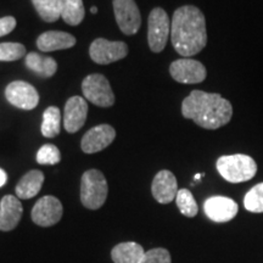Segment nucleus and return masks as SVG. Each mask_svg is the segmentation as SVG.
<instances>
[{
	"instance_id": "nucleus-28",
	"label": "nucleus",
	"mask_w": 263,
	"mask_h": 263,
	"mask_svg": "<svg viewBox=\"0 0 263 263\" xmlns=\"http://www.w3.org/2000/svg\"><path fill=\"white\" fill-rule=\"evenodd\" d=\"M171 255L166 249H151L145 252L140 263H171Z\"/></svg>"
},
{
	"instance_id": "nucleus-15",
	"label": "nucleus",
	"mask_w": 263,
	"mask_h": 263,
	"mask_svg": "<svg viewBox=\"0 0 263 263\" xmlns=\"http://www.w3.org/2000/svg\"><path fill=\"white\" fill-rule=\"evenodd\" d=\"M88 114V104L82 97H72L65 105L64 126L68 133H76L84 126Z\"/></svg>"
},
{
	"instance_id": "nucleus-25",
	"label": "nucleus",
	"mask_w": 263,
	"mask_h": 263,
	"mask_svg": "<svg viewBox=\"0 0 263 263\" xmlns=\"http://www.w3.org/2000/svg\"><path fill=\"white\" fill-rule=\"evenodd\" d=\"M244 206L252 213H263V183L256 184L244 197Z\"/></svg>"
},
{
	"instance_id": "nucleus-26",
	"label": "nucleus",
	"mask_w": 263,
	"mask_h": 263,
	"mask_svg": "<svg viewBox=\"0 0 263 263\" xmlns=\"http://www.w3.org/2000/svg\"><path fill=\"white\" fill-rule=\"evenodd\" d=\"M25 55V45L20 43H0V61H16Z\"/></svg>"
},
{
	"instance_id": "nucleus-6",
	"label": "nucleus",
	"mask_w": 263,
	"mask_h": 263,
	"mask_svg": "<svg viewBox=\"0 0 263 263\" xmlns=\"http://www.w3.org/2000/svg\"><path fill=\"white\" fill-rule=\"evenodd\" d=\"M82 90L87 100L100 107H110L115 104V95L107 78L103 74L93 73L84 78Z\"/></svg>"
},
{
	"instance_id": "nucleus-16",
	"label": "nucleus",
	"mask_w": 263,
	"mask_h": 263,
	"mask_svg": "<svg viewBox=\"0 0 263 263\" xmlns=\"http://www.w3.org/2000/svg\"><path fill=\"white\" fill-rule=\"evenodd\" d=\"M22 203L14 195H6L0 201V230L10 232L15 229L21 221Z\"/></svg>"
},
{
	"instance_id": "nucleus-19",
	"label": "nucleus",
	"mask_w": 263,
	"mask_h": 263,
	"mask_svg": "<svg viewBox=\"0 0 263 263\" xmlns=\"http://www.w3.org/2000/svg\"><path fill=\"white\" fill-rule=\"evenodd\" d=\"M145 255L143 246L134 241L121 242L111 251V257L115 263H140Z\"/></svg>"
},
{
	"instance_id": "nucleus-27",
	"label": "nucleus",
	"mask_w": 263,
	"mask_h": 263,
	"mask_svg": "<svg viewBox=\"0 0 263 263\" xmlns=\"http://www.w3.org/2000/svg\"><path fill=\"white\" fill-rule=\"evenodd\" d=\"M61 161L60 150L52 144H45L37 153V162L39 164H57Z\"/></svg>"
},
{
	"instance_id": "nucleus-1",
	"label": "nucleus",
	"mask_w": 263,
	"mask_h": 263,
	"mask_svg": "<svg viewBox=\"0 0 263 263\" xmlns=\"http://www.w3.org/2000/svg\"><path fill=\"white\" fill-rule=\"evenodd\" d=\"M171 41L174 50L184 58L199 54L207 44L206 20L201 10L194 5L177 9L171 24Z\"/></svg>"
},
{
	"instance_id": "nucleus-13",
	"label": "nucleus",
	"mask_w": 263,
	"mask_h": 263,
	"mask_svg": "<svg viewBox=\"0 0 263 263\" xmlns=\"http://www.w3.org/2000/svg\"><path fill=\"white\" fill-rule=\"evenodd\" d=\"M116 138V130L110 124H99L82 138L81 147L85 154H95L106 149Z\"/></svg>"
},
{
	"instance_id": "nucleus-20",
	"label": "nucleus",
	"mask_w": 263,
	"mask_h": 263,
	"mask_svg": "<svg viewBox=\"0 0 263 263\" xmlns=\"http://www.w3.org/2000/svg\"><path fill=\"white\" fill-rule=\"evenodd\" d=\"M26 66L42 77H51L58 71V62L54 59L43 57L38 52H29L26 57Z\"/></svg>"
},
{
	"instance_id": "nucleus-3",
	"label": "nucleus",
	"mask_w": 263,
	"mask_h": 263,
	"mask_svg": "<svg viewBox=\"0 0 263 263\" xmlns=\"http://www.w3.org/2000/svg\"><path fill=\"white\" fill-rule=\"evenodd\" d=\"M217 171L229 183L248 182L256 176L257 164L251 156L244 154L221 156L216 163Z\"/></svg>"
},
{
	"instance_id": "nucleus-9",
	"label": "nucleus",
	"mask_w": 263,
	"mask_h": 263,
	"mask_svg": "<svg viewBox=\"0 0 263 263\" xmlns=\"http://www.w3.org/2000/svg\"><path fill=\"white\" fill-rule=\"evenodd\" d=\"M128 54V47L123 42H110L98 38L90 44V59L99 65H108L124 59Z\"/></svg>"
},
{
	"instance_id": "nucleus-31",
	"label": "nucleus",
	"mask_w": 263,
	"mask_h": 263,
	"mask_svg": "<svg viewBox=\"0 0 263 263\" xmlns=\"http://www.w3.org/2000/svg\"><path fill=\"white\" fill-rule=\"evenodd\" d=\"M90 12H91V14H97L98 8H95V6H93V8H90Z\"/></svg>"
},
{
	"instance_id": "nucleus-18",
	"label": "nucleus",
	"mask_w": 263,
	"mask_h": 263,
	"mask_svg": "<svg viewBox=\"0 0 263 263\" xmlns=\"http://www.w3.org/2000/svg\"><path fill=\"white\" fill-rule=\"evenodd\" d=\"M43 183H44V174L42 171H29L20 179L17 185H16V195L20 199H32L41 192Z\"/></svg>"
},
{
	"instance_id": "nucleus-10",
	"label": "nucleus",
	"mask_w": 263,
	"mask_h": 263,
	"mask_svg": "<svg viewBox=\"0 0 263 263\" xmlns=\"http://www.w3.org/2000/svg\"><path fill=\"white\" fill-rule=\"evenodd\" d=\"M62 205L60 200L55 196H44L35 202L32 210V221L37 226L51 227L61 219Z\"/></svg>"
},
{
	"instance_id": "nucleus-5",
	"label": "nucleus",
	"mask_w": 263,
	"mask_h": 263,
	"mask_svg": "<svg viewBox=\"0 0 263 263\" xmlns=\"http://www.w3.org/2000/svg\"><path fill=\"white\" fill-rule=\"evenodd\" d=\"M171 35V21L162 8H155L147 20V42L151 51L161 52Z\"/></svg>"
},
{
	"instance_id": "nucleus-2",
	"label": "nucleus",
	"mask_w": 263,
	"mask_h": 263,
	"mask_svg": "<svg viewBox=\"0 0 263 263\" xmlns=\"http://www.w3.org/2000/svg\"><path fill=\"white\" fill-rule=\"evenodd\" d=\"M182 115L205 129H218L230 122L233 106L217 93L193 90L183 100Z\"/></svg>"
},
{
	"instance_id": "nucleus-17",
	"label": "nucleus",
	"mask_w": 263,
	"mask_h": 263,
	"mask_svg": "<svg viewBox=\"0 0 263 263\" xmlns=\"http://www.w3.org/2000/svg\"><path fill=\"white\" fill-rule=\"evenodd\" d=\"M76 38L70 33L60 31L44 32L37 39V47L42 51H55L74 47Z\"/></svg>"
},
{
	"instance_id": "nucleus-29",
	"label": "nucleus",
	"mask_w": 263,
	"mask_h": 263,
	"mask_svg": "<svg viewBox=\"0 0 263 263\" xmlns=\"http://www.w3.org/2000/svg\"><path fill=\"white\" fill-rule=\"evenodd\" d=\"M16 27V18L12 16H5L0 18V37L9 34Z\"/></svg>"
},
{
	"instance_id": "nucleus-14",
	"label": "nucleus",
	"mask_w": 263,
	"mask_h": 263,
	"mask_svg": "<svg viewBox=\"0 0 263 263\" xmlns=\"http://www.w3.org/2000/svg\"><path fill=\"white\" fill-rule=\"evenodd\" d=\"M151 193L157 202L163 205L172 202L178 193V183L174 174L167 170L160 171L151 184Z\"/></svg>"
},
{
	"instance_id": "nucleus-8",
	"label": "nucleus",
	"mask_w": 263,
	"mask_h": 263,
	"mask_svg": "<svg viewBox=\"0 0 263 263\" xmlns=\"http://www.w3.org/2000/svg\"><path fill=\"white\" fill-rule=\"evenodd\" d=\"M115 17L124 34L133 35L139 31L141 16L134 0H112Z\"/></svg>"
},
{
	"instance_id": "nucleus-21",
	"label": "nucleus",
	"mask_w": 263,
	"mask_h": 263,
	"mask_svg": "<svg viewBox=\"0 0 263 263\" xmlns=\"http://www.w3.org/2000/svg\"><path fill=\"white\" fill-rule=\"evenodd\" d=\"M85 16L82 0H60V17L67 25L78 26Z\"/></svg>"
},
{
	"instance_id": "nucleus-30",
	"label": "nucleus",
	"mask_w": 263,
	"mask_h": 263,
	"mask_svg": "<svg viewBox=\"0 0 263 263\" xmlns=\"http://www.w3.org/2000/svg\"><path fill=\"white\" fill-rule=\"evenodd\" d=\"M6 180H8V174L4 170L0 168V188L6 183Z\"/></svg>"
},
{
	"instance_id": "nucleus-7",
	"label": "nucleus",
	"mask_w": 263,
	"mask_h": 263,
	"mask_svg": "<svg viewBox=\"0 0 263 263\" xmlns=\"http://www.w3.org/2000/svg\"><path fill=\"white\" fill-rule=\"evenodd\" d=\"M170 73L178 83L197 84L206 80L207 71L200 61L190 58H183L171 64Z\"/></svg>"
},
{
	"instance_id": "nucleus-23",
	"label": "nucleus",
	"mask_w": 263,
	"mask_h": 263,
	"mask_svg": "<svg viewBox=\"0 0 263 263\" xmlns=\"http://www.w3.org/2000/svg\"><path fill=\"white\" fill-rule=\"evenodd\" d=\"M32 4L45 22H55L60 18V0H32Z\"/></svg>"
},
{
	"instance_id": "nucleus-32",
	"label": "nucleus",
	"mask_w": 263,
	"mask_h": 263,
	"mask_svg": "<svg viewBox=\"0 0 263 263\" xmlns=\"http://www.w3.org/2000/svg\"><path fill=\"white\" fill-rule=\"evenodd\" d=\"M201 177H203V174H195V180H199L200 178H201Z\"/></svg>"
},
{
	"instance_id": "nucleus-12",
	"label": "nucleus",
	"mask_w": 263,
	"mask_h": 263,
	"mask_svg": "<svg viewBox=\"0 0 263 263\" xmlns=\"http://www.w3.org/2000/svg\"><path fill=\"white\" fill-rule=\"evenodd\" d=\"M203 211L213 222L226 223L238 215L239 206L234 200L226 196L209 197L203 203Z\"/></svg>"
},
{
	"instance_id": "nucleus-24",
	"label": "nucleus",
	"mask_w": 263,
	"mask_h": 263,
	"mask_svg": "<svg viewBox=\"0 0 263 263\" xmlns=\"http://www.w3.org/2000/svg\"><path fill=\"white\" fill-rule=\"evenodd\" d=\"M176 202L179 211L185 217H195L199 212V207L194 199L193 194L188 189L178 190L176 196Z\"/></svg>"
},
{
	"instance_id": "nucleus-4",
	"label": "nucleus",
	"mask_w": 263,
	"mask_h": 263,
	"mask_svg": "<svg viewBox=\"0 0 263 263\" xmlns=\"http://www.w3.org/2000/svg\"><path fill=\"white\" fill-rule=\"evenodd\" d=\"M108 186L104 174L98 170H89L82 176L81 201L89 210H98L106 201Z\"/></svg>"
},
{
	"instance_id": "nucleus-11",
	"label": "nucleus",
	"mask_w": 263,
	"mask_h": 263,
	"mask_svg": "<svg viewBox=\"0 0 263 263\" xmlns=\"http://www.w3.org/2000/svg\"><path fill=\"white\" fill-rule=\"evenodd\" d=\"M6 100L22 110H33L39 103V94L35 88L27 82H11L5 89Z\"/></svg>"
},
{
	"instance_id": "nucleus-22",
	"label": "nucleus",
	"mask_w": 263,
	"mask_h": 263,
	"mask_svg": "<svg viewBox=\"0 0 263 263\" xmlns=\"http://www.w3.org/2000/svg\"><path fill=\"white\" fill-rule=\"evenodd\" d=\"M61 130V112L58 107L49 106L43 114L42 134L45 138H55Z\"/></svg>"
}]
</instances>
